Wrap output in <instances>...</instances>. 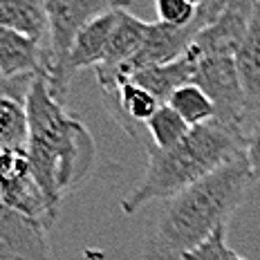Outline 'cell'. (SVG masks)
<instances>
[{"label":"cell","mask_w":260,"mask_h":260,"mask_svg":"<svg viewBox=\"0 0 260 260\" xmlns=\"http://www.w3.org/2000/svg\"><path fill=\"white\" fill-rule=\"evenodd\" d=\"M251 182L242 155L161 202L146 226L142 260H184L200 249L242 207Z\"/></svg>","instance_id":"cell-1"},{"label":"cell","mask_w":260,"mask_h":260,"mask_svg":"<svg viewBox=\"0 0 260 260\" xmlns=\"http://www.w3.org/2000/svg\"><path fill=\"white\" fill-rule=\"evenodd\" d=\"M119 3L110 0H47L50 14V43H47V81L54 85L63 74L72 47L83 27L99 18L101 14L115 9Z\"/></svg>","instance_id":"cell-4"},{"label":"cell","mask_w":260,"mask_h":260,"mask_svg":"<svg viewBox=\"0 0 260 260\" xmlns=\"http://www.w3.org/2000/svg\"><path fill=\"white\" fill-rule=\"evenodd\" d=\"M123 7H128V3H119L115 9L101 14L99 18H94L92 23L83 27V31L79 34V39L72 47V54H70L68 63H65L63 74L58 77L56 83L50 85L56 99H63V94L68 92L70 81H72V77L79 70H85V68L96 70L99 65H104L112 34H115V27L119 23V12H121Z\"/></svg>","instance_id":"cell-7"},{"label":"cell","mask_w":260,"mask_h":260,"mask_svg":"<svg viewBox=\"0 0 260 260\" xmlns=\"http://www.w3.org/2000/svg\"><path fill=\"white\" fill-rule=\"evenodd\" d=\"M195 68H198L195 58L188 56V54H184L182 58H177V61H173L169 65L144 70V72L135 74V77H130V79L148 90L161 106H166L171 101V96L175 94L182 85L193 83Z\"/></svg>","instance_id":"cell-13"},{"label":"cell","mask_w":260,"mask_h":260,"mask_svg":"<svg viewBox=\"0 0 260 260\" xmlns=\"http://www.w3.org/2000/svg\"><path fill=\"white\" fill-rule=\"evenodd\" d=\"M0 27L23 34L47 50L50 14L43 0H0Z\"/></svg>","instance_id":"cell-12"},{"label":"cell","mask_w":260,"mask_h":260,"mask_svg":"<svg viewBox=\"0 0 260 260\" xmlns=\"http://www.w3.org/2000/svg\"><path fill=\"white\" fill-rule=\"evenodd\" d=\"M236 68L245 92L247 117H258L260 121V0L253 3L247 36L236 54Z\"/></svg>","instance_id":"cell-11"},{"label":"cell","mask_w":260,"mask_h":260,"mask_svg":"<svg viewBox=\"0 0 260 260\" xmlns=\"http://www.w3.org/2000/svg\"><path fill=\"white\" fill-rule=\"evenodd\" d=\"M200 3L191 0H157L155 12H157V23H164L171 27H188L198 18Z\"/></svg>","instance_id":"cell-18"},{"label":"cell","mask_w":260,"mask_h":260,"mask_svg":"<svg viewBox=\"0 0 260 260\" xmlns=\"http://www.w3.org/2000/svg\"><path fill=\"white\" fill-rule=\"evenodd\" d=\"M25 108L29 117L27 159L45 198L58 211L63 195L88 177L94 164V142L90 130L65 112L45 74L36 77Z\"/></svg>","instance_id":"cell-2"},{"label":"cell","mask_w":260,"mask_h":260,"mask_svg":"<svg viewBox=\"0 0 260 260\" xmlns=\"http://www.w3.org/2000/svg\"><path fill=\"white\" fill-rule=\"evenodd\" d=\"M0 200L3 207L18 211L31 220H39L47 229L56 224L58 211L50 204L31 173L27 153L0 155Z\"/></svg>","instance_id":"cell-6"},{"label":"cell","mask_w":260,"mask_h":260,"mask_svg":"<svg viewBox=\"0 0 260 260\" xmlns=\"http://www.w3.org/2000/svg\"><path fill=\"white\" fill-rule=\"evenodd\" d=\"M29 146V117L18 101L0 96V148L3 153H27Z\"/></svg>","instance_id":"cell-15"},{"label":"cell","mask_w":260,"mask_h":260,"mask_svg":"<svg viewBox=\"0 0 260 260\" xmlns=\"http://www.w3.org/2000/svg\"><path fill=\"white\" fill-rule=\"evenodd\" d=\"M247 133L220 121L191 128V133L173 148L146 146V169L142 180L121 200V211L135 215L150 202H166L184 188L193 186L211 173L245 155Z\"/></svg>","instance_id":"cell-3"},{"label":"cell","mask_w":260,"mask_h":260,"mask_svg":"<svg viewBox=\"0 0 260 260\" xmlns=\"http://www.w3.org/2000/svg\"><path fill=\"white\" fill-rule=\"evenodd\" d=\"M47 68H50V61H47L45 47L23 34L0 27V74L3 79L36 77V74L47 77Z\"/></svg>","instance_id":"cell-10"},{"label":"cell","mask_w":260,"mask_h":260,"mask_svg":"<svg viewBox=\"0 0 260 260\" xmlns=\"http://www.w3.org/2000/svg\"><path fill=\"white\" fill-rule=\"evenodd\" d=\"M148 29H150V23L139 20L137 16H133L128 12V7H123L119 12V23L115 27V34H112L106 61L96 70H115L126 61H130L139 52V47L144 45Z\"/></svg>","instance_id":"cell-14"},{"label":"cell","mask_w":260,"mask_h":260,"mask_svg":"<svg viewBox=\"0 0 260 260\" xmlns=\"http://www.w3.org/2000/svg\"><path fill=\"white\" fill-rule=\"evenodd\" d=\"M191 56V54H188ZM193 85L202 88L211 96L215 106V121L224 123L229 128L245 130L247 106H245V92L238 77L236 58L231 56H209V58H195Z\"/></svg>","instance_id":"cell-5"},{"label":"cell","mask_w":260,"mask_h":260,"mask_svg":"<svg viewBox=\"0 0 260 260\" xmlns=\"http://www.w3.org/2000/svg\"><path fill=\"white\" fill-rule=\"evenodd\" d=\"M256 0H231L222 14L209 27L200 31V36L193 41L186 54L193 58H209V56H231L236 58L242 41L247 36L249 20L253 14Z\"/></svg>","instance_id":"cell-8"},{"label":"cell","mask_w":260,"mask_h":260,"mask_svg":"<svg viewBox=\"0 0 260 260\" xmlns=\"http://www.w3.org/2000/svg\"><path fill=\"white\" fill-rule=\"evenodd\" d=\"M245 159H247V166H249L253 182H260V121L253 123L251 133H247Z\"/></svg>","instance_id":"cell-20"},{"label":"cell","mask_w":260,"mask_h":260,"mask_svg":"<svg viewBox=\"0 0 260 260\" xmlns=\"http://www.w3.org/2000/svg\"><path fill=\"white\" fill-rule=\"evenodd\" d=\"M169 106L191 128L215 121V106H213V101H211V96L202 88H198V85H193V83L182 85V88L171 96Z\"/></svg>","instance_id":"cell-16"},{"label":"cell","mask_w":260,"mask_h":260,"mask_svg":"<svg viewBox=\"0 0 260 260\" xmlns=\"http://www.w3.org/2000/svg\"><path fill=\"white\" fill-rule=\"evenodd\" d=\"M184 260H247V258L229 247V242H226V226H222L211 240H207L200 249L191 251Z\"/></svg>","instance_id":"cell-19"},{"label":"cell","mask_w":260,"mask_h":260,"mask_svg":"<svg viewBox=\"0 0 260 260\" xmlns=\"http://www.w3.org/2000/svg\"><path fill=\"white\" fill-rule=\"evenodd\" d=\"M146 128H148L150 137H153V146H157V148H161V150L177 146L191 133V126H188L169 104L161 106L159 110L155 112V117L146 123Z\"/></svg>","instance_id":"cell-17"},{"label":"cell","mask_w":260,"mask_h":260,"mask_svg":"<svg viewBox=\"0 0 260 260\" xmlns=\"http://www.w3.org/2000/svg\"><path fill=\"white\" fill-rule=\"evenodd\" d=\"M47 226L39 220L12 211L0 209V256L3 260H47L50 242Z\"/></svg>","instance_id":"cell-9"}]
</instances>
